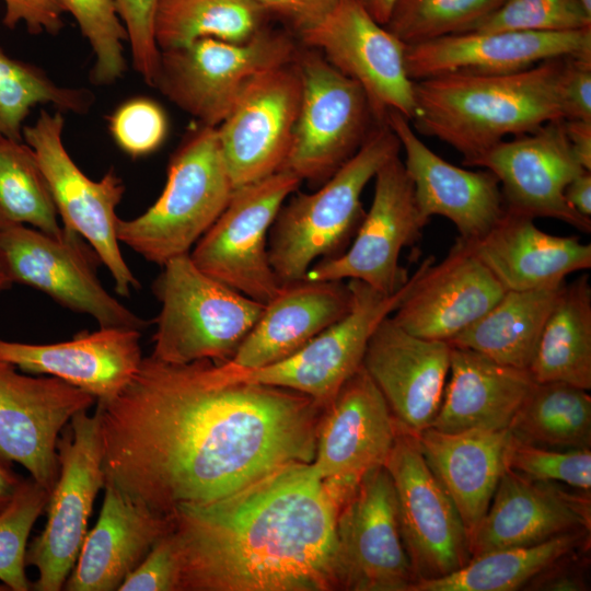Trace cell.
I'll return each mask as SVG.
<instances>
[{"label":"cell","mask_w":591,"mask_h":591,"mask_svg":"<svg viewBox=\"0 0 591 591\" xmlns=\"http://www.w3.org/2000/svg\"><path fill=\"white\" fill-rule=\"evenodd\" d=\"M100 408L105 482L170 515L312 463L325 406L299 392L208 380L200 361H142Z\"/></svg>","instance_id":"cell-1"},{"label":"cell","mask_w":591,"mask_h":591,"mask_svg":"<svg viewBox=\"0 0 591 591\" xmlns=\"http://www.w3.org/2000/svg\"><path fill=\"white\" fill-rule=\"evenodd\" d=\"M340 506L311 463L171 514L177 591L337 590Z\"/></svg>","instance_id":"cell-2"},{"label":"cell","mask_w":591,"mask_h":591,"mask_svg":"<svg viewBox=\"0 0 591 591\" xmlns=\"http://www.w3.org/2000/svg\"><path fill=\"white\" fill-rule=\"evenodd\" d=\"M565 58L510 73L453 72L414 81L416 129L449 144L468 165L508 136L564 119Z\"/></svg>","instance_id":"cell-3"},{"label":"cell","mask_w":591,"mask_h":591,"mask_svg":"<svg viewBox=\"0 0 591 591\" xmlns=\"http://www.w3.org/2000/svg\"><path fill=\"white\" fill-rule=\"evenodd\" d=\"M399 152L392 129L378 125L320 189L281 206L268 234L269 263L280 286L303 280L313 264L346 251L364 217V187Z\"/></svg>","instance_id":"cell-4"},{"label":"cell","mask_w":591,"mask_h":591,"mask_svg":"<svg viewBox=\"0 0 591 591\" xmlns=\"http://www.w3.org/2000/svg\"><path fill=\"white\" fill-rule=\"evenodd\" d=\"M233 189L217 129L201 124L172 155L155 202L136 218L118 219L117 239L162 266L189 254L222 213Z\"/></svg>","instance_id":"cell-5"},{"label":"cell","mask_w":591,"mask_h":591,"mask_svg":"<svg viewBox=\"0 0 591 591\" xmlns=\"http://www.w3.org/2000/svg\"><path fill=\"white\" fill-rule=\"evenodd\" d=\"M161 267L153 283L161 310L150 356L174 364L231 360L265 304L209 276L189 254Z\"/></svg>","instance_id":"cell-6"},{"label":"cell","mask_w":591,"mask_h":591,"mask_svg":"<svg viewBox=\"0 0 591 591\" xmlns=\"http://www.w3.org/2000/svg\"><path fill=\"white\" fill-rule=\"evenodd\" d=\"M432 259H424L401 289L384 294L364 282L348 280L352 293L349 313L289 357L257 368L229 361L200 360L205 376L220 384L250 383L292 390L327 405L362 366L368 341L376 326L399 306Z\"/></svg>","instance_id":"cell-7"},{"label":"cell","mask_w":591,"mask_h":591,"mask_svg":"<svg viewBox=\"0 0 591 591\" xmlns=\"http://www.w3.org/2000/svg\"><path fill=\"white\" fill-rule=\"evenodd\" d=\"M298 50L287 32L267 26L243 43L200 38L161 50L154 88L200 124L217 127L254 78L292 63Z\"/></svg>","instance_id":"cell-8"},{"label":"cell","mask_w":591,"mask_h":591,"mask_svg":"<svg viewBox=\"0 0 591 591\" xmlns=\"http://www.w3.org/2000/svg\"><path fill=\"white\" fill-rule=\"evenodd\" d=\"M294 65L301 82L300 107L279 171L323 184L361 148L376 124L362 89L321 53L299 49Z\"/></svg>","instance_id":"cell-9"},{"label":"cell","mask_w":591,"mask_h":591,"mask_svg":"<svg viewBox=\"0 0 591 591\" xmlns=\"http://www.w3.org/2000/svg\"><path fill=\"white\" fill-rule=\"evenodd\" d=\"M59 474L50 493L43 531L27 546L25 565L36 568V591H60L84 537L96 495L104 488L100 408L78 412L57 441Z\"/></svg>","instance_id":"cell-10"},{"label":"cell","mask_w":591,"mask_h":591,"mask_svg":"<svg viewBox=\"0 0 591 591\" xmlns=\"http://www.w3.org/2000/svg\"><path fill=\"white\" fill-rule=\"evenodd\" d=\"M63 125L62 112L42 111L34 124L23 127L22 137L35 153L62 228L89 243L111 273L115 291L129 297L139 282L117 239L116 207L125 192L124 183L113 170L99 181L89 178L65 148Z\"/></svg>","instance_id":"cell-11"},{"label":"cell","mask_w":591,"mask_h":591,"mask_svg":"<svg viewBox=\"0 0 591 591\" xmlns=\"http://www.w3.org/2000/svg\"><path fill=\"white\" fill-rule=\"evenodd\" d=\"M301 179L278 171L236 187L222 213L189 256L202 271L263 304L280 289L268 257V234L286 199Z\"/></svg>","instance_id":"cell-12"},{"label":"cell","mask_w":591,"mask_h":591,"mask_svg":"<svg viewBox=\"0 0 591 591\" xmlns=\"http://www.w3.org/2000/svg\"><path fill=\"white\" fill-rule=\"evenodd\" d=\"M304 47L321 53L363 91L376 125L390 112L412 121L414 81L405 63L406 47L357 0H337L316 23L299 32Z\"/></svg>","instance_id":"cell-13"},{"label":"cell","mask_w":591,"mask_h":591,"mask_svg":"<svg viewBox=\"0 0 591 591\" xmlns=\"http://www.w3.org/2000/svg\"><path fill=\"white\" fill-rule=\"evenodd\" d=\"M428 222L418 208L413 183L397 154L376 172L370 209L349 247L313 264L304 279H356L381 293L392 294L409 278L399 266L401 252L420 239Z\"/></svg>","instance_id":"cell-14"},{"label":"cell","mask_w":591,"mask_h":591,"mask_svg":"<svg viewBox=\"0 0 591 591\" xmlns=\"http://www.w3.org/2000/svg\"><path fill=\"white\" fill-rule=\"evenodd\" d=\"M81 239L66 230L57 236L28 225L0 230V247L13 283L46 293L63 308L93 317L100 327L144 329L149 322L102 286L96 276L100 258Z\"/></svg>","instance_id":"cell-15"},{"label":"cell","mask_w":591,"mask_h":591,"mask_svg":"<svg viewBox=\"0 0 591 591\" xmlns=\"http://www.w3.org/2000/svg\"><path fill=\"white\" fill-rule=\"evenodd\" d=\"M384 467L395 488L402 540L416 581L461 569L471 559L468 534L416 436L399 424Z\"/></svg>","instance_id":"cell-16"},{"label":"cell","mask_w":591,"mask_h":591,"mask_svg":"<svg viewBox=\"0 0 591 591\" xmlns=\"http://www.w3.org/2000/svg\"><path fill=\"white\" fill-rule=\"evenodd\" d=\"M337 590L409 591L416 582L403 544L395 488L387 470H369L340 508Z\"/></svg>","instance_id":"cell-17"},{"label":"cell","mask_w":591,"mask_h":591,"mask_svg":"<svg viewBox=\"0 0 591 591\" xmlns=\"http://www.w3.org/2000/svg\"><path fill=\"white\" fill-rule=\"evenodd\" d=\"M96 397L56 376L23 374L0 360V464L22 465L51 493L59 474L61 430Z\"/></svg>","instance_id":"cell-18"},{"label":"cell","mask_w":591,"mask_h":591,"mask_svg":"<svg viewBox=\"0 0 591 591\" xmlns=\"http://www.w3.org/2000/svg\"><path fill=\"white\" fill-rule=\"evenodd\" d=\"M397 431L384 396L361 366L325 408L311 463L340 508L369 470L384 465Z\"/></svg>","instance_id":"cell-19"},{"label":"cell","mask_w":591,"mask_h":591,"mask_svg":"<svg viewBox=\"0 0 591 591\" xmlns=\"http://www.w3.org/2000/svg\"><path fill=\"white\" fill-rule=\"evenodd\" d=\"M467 166L488 170L498 178L506 211L555 219L591 233V218L577 212L564 196L568 183L584 171L569 144L564 119L502 140Z\"/></svg>","instance_id":"cell-20"},{"label":"cell","mask_w":591,"mask_h":591,"mask_svg":"<svg viewBox=\"0 0 591 591\" xmlns=\"http://www.w3.org/2000/svg\"><path fill=\"white\" fill-rule=\"evenodd\" d=\"M300 100L301 82L294 61L260 73L241 92L216 127L234 188L281 169L291 144Z\"/></svg>","instance_id":"cell-21"},{"label":"cell","mask_w":591,"mask_h":591,"mask_svg":"<svg viewBox=\"0 0 591 591\" xmlns=\"http://www.w3.org/2000/svg\"><path fill=\"white\" fill-rule=\"evenodd\" d=\"M557 58L591 59V27L568 32H465L408 45L413 81L436 76L510 73Z\"/></svg>","instance_id":"cell-22"},{"label":"cell","mask_w":591,"mask_h":591,"mask_svg":"<svg viewBox=\"0 0 591 591\" xmlns=\"http://www.w3.org/2000/svg\"><path fill=\"white\" fill-rule=\"evenodd\" d=\"M386 125L404 151L405 170L424 217L440 216L459 232L456 240L470 243L484 236L505 215L498 178L488 170L456 166L428 148L416 135L412 121L390 112Z\"/></svg>","instance_id":"cell-23"},{"label":"cell","mask_w":591,"mask_h":591,"mask_svg":"<svg viewBox=\"0 0 591 591\" xmlns=\"http://www.w3.org/2000/svg\"><path fill=\"white\" fill-rule=\"evenodd\" d=\"M448 341L413 335L385 317L372 333L362 366L394 418L417 434L432 424L450 369Z\"/></svg>","instance_id":"cell-24"},{"label":"cell","mask_w":591,"mask_h":591,"mask_svg":"<svg viewBox=\"0 0 591 591\" xmlns=\"http://www.w3.org/2000/svg\"><path fill=\"white\" fill-rule=\"evenodd\" d=\"M491 271L459 241L438 264L431 259L392 313L418 337L450 341L506 292Z\"/></svg>","instance_id":"cell-25"},{"label":"cell","mask_w":591,"mask_h":591,"mask_svg":"<svg viewBox=\"0 0 591 591\" xmlns=\"http://www.w3.org/2000/svg\"><path fill=\"white\" fill-rule=\"evenodd\" d=\"M590 530V499L558 483L531 480L506 467L487 512L470 535L471 558Z\"/></svg>","instance_id":"cell-26"},{"label":"cell","mask_w":591,"mask_h":591,"mask_svg":"<svg viewBox=\"0 0 591 591\" xmlns=\"http://www.w3.org/2000/svg\"><path fill=\"white\" fill-rule=\"evenodd\" d=\"M140 338L138 329L100 327L55 344L0 339V360L25 373L56 376L104 402L137 372L143 358Z\"/></svg>","instance_id":"cell-27"},{"label":"cell","mask_w":591,"mask_h":591,"mask_svg":"<svg viewBox=\"0 0 591 591\" xmlns=\"http://www.w3.org/2000/svg\"><path fill=\"white\" fill-rule=\"evenodd\" d=\"M459 241V240H456ZM506 290L557 287L572 273L591 268V244L579 236L542 231L534 219L506 211L480 239L463 243Z\"/></svg>","instance_id":"cell-28"},{"label":"cell","mask_w":591,"mask_h":591,"mask_svg":"<svg viewBox=\"0 0 591 591\" xmlns=\"http://www.w3.org/2000/svg\"><path fill=\"white\" fill-rule=\"evenodd\" d=\"M94 528L67 578V591H115L172 529L170 515L136 503L111 483Z\"/></svg>","instance_id":"cell-29"},{"label":"cell","mask_w":591,"mask_h":591,"mask_svg":"<svg viewBox=\"0 0 591 591\" xmlns=\"http://www.w3.org/2000/svg\"><path fill=\"white\" fill-rule=\"evenodd\" d=\"M351 305V290L343 280L280 286L229 362L257 368L282 360L345 317Z\"/></svg>","instance_id":"cell-30"},{"label":"cell","mask_w":591,"mask_h":591,"mask_svg":"<svg viewBox=\"0 0 591 591\" xmlns=\"http://www.w3.org/2000/svg\"><path fill=\"white\" fill-rule=\"evenodd\" d=\"M449 381L429 428L456 433L506 430L535 383L529 370L451 346Z\"/></svg>","instance_id":"cell-31"},{"label":"cell","mask_w":591,"mask_h":591,"mask_svg":"<svg viewBox=\"0 0 591 591\" xmlns=\"http://www.w3.org/2000/svg\"><path fill=\"white\" fill-rule=\"evenodd\" d=\"M415 436L428 466L453 501L470 541L506 470L509 430L448 433L427 428Z\"/></svg>","instance_id":"cell-32"},{"label":"cell","mask_w":591,"mask_h":591,"mask_svg":"<svg viewBox=\"0 0 591 591\" xmlns=\"http://www.w3.org/2000/svg\"><path fill=\"white\" fill-rule=\"evenodd\" d=\"M565 283L534 290H507L449 344L472 349L506 366L529 370L544 325Z\"/></svg>","instance_id":"cell-33"},{"label":"cell","mask_w":591,"mask_h":591,"mask_svg":"<svg viewBox=\"0 0 591 591\" xmlns=\"http://www.w3.org/2000/svg\"><path fill=\"white\" fill-rule=\"evenodd\" d=\"M533 380L591 389V286L584 274L565 283L529 368Z\"/></svg>","instance_id":"cell-34"},{"label":"cell","mask_w":591,"mask_h":591,"mask_svg":"<svg viewBox=\"0 0 591 591\" xmlns=\"http://www.w3.org/2000/svg\"><path fill=\"white\" fill-rule=\"evenodd\" d=\"M589 531H576L543 543L491 551L472 557L461 569L438 579L416 581L409 591H512L577 552Z\"/></svg>","instance_id":"cell-35"},{"label":"cell","mask_w":591,"mask_h":591,"mask_svg":"<svg viewBox=\"0 0 591 591\" xmlns=\"http://www.w3.org/2000/svg\"><path fill=\"white\" fill-rule=\"evenodd\" d=\"M511 437L555 450L591 448V396L565 382H535L515 412Z\"/></svg>","instance_id":"cell-36"},{"label":"cell","mask_w":591,"mask_h":591,"mask_svg":"<svg viewBox=\"0 0 591 591\" xmlns=\"http://www.w3.org/2000/svg\"><path fill=\"white\" fill-rule=\"evenodd\" d=\"M268 16L252 0H160L155 40L160 50L206 37L243 43L266 26Z\"/></svg>","instance_id":"cell-37"},{"label":"cell","mask_w":591,"mask_h":591,"mask_svg":"<svg viewBox=\"0 0 591 591\" xmlns=\"http://www.w3.org/2000/svg\"><path fill=\"white\" fill-rule=\"evenodd\" d=\"M28 225L61 235L58 212L32 148L0 136V230Z\"/></svg>","instance_id":"cell-38"},{"label":"cell","mask_w":591,"mask_h":591,"mask_svg":"<svg viewBox=\"0 0 591 591\" xmlns=\"http://www.w3.org/2000/svg\"><path fill=\"white\" fill-rule=\"evenodd\" d=\"M92 103L89 90L59 85L42 68L12 58L0 46V136L23 140V123L37 105L83 114Z\"/></svg>","instance_id":"cell-39"},{"label":"cell","mask_w":591,"mask_h":591,"mask_svg":"<svg viewBox=\"0 0 591 591\" xmlns=\"http://www.w3.org/2000/svg\"><path fill=\"white\" fill-rule=\"evenodd\" d=\"M505 0H397L384 25L405 45L474 31Z\"/></svg>","instance_id":"cell-40"},{"label":"cell","mask_w":591,"mask_h":591,"mask_svg":"<svg viewBox=\"0 0 591 591\" xmlns=\"http://www.w3.org/2000/svg\"><path fill=\"white\" fill-rule=\"evenodd\" d=\"M50 493L34 479L22 478L0 511V581L12 591H27L25 555L33 525L46 509Z\"/></svg>","instance_id":"cell-41"},{"label":"cell","mask_w":591,"mask_h":591,"mask_svg":"<svg viewBox=\"0 0 591 591\" xmlns=\"http://www.w3.org/2000/svg\"><path fill=\"white\" fill-rule=\"evenodd\" d=\"M59 1L65 12L76 20L93 50L92 82L97 85L115 83L126 70L124 43L127 34L113 0Z\"/></svg>","instance_id":"cell-42"},{"label":"cell","mask_w":591,"mask_h":591,"mask_svg":"<svg viewBox=\"0 0 591 591\" xmlns=\"http://www.w3.org/2000/svg\"><path fill=\"white\" fill-rule=\"evenodd\" d=\"M591 27V14L578 0H505L476 32H568Z\"/></svg>","instance_id":"cell-43"},{"label":"cell","mask_w":591,"mask_h":591,"mask_svg":"<svg viewBox=\"0 0 591 591\" xmlns=\"http://www.w3.org/2000/svg\"><path fill=\"white\" fill-rule=\"evenodd\" d=\"M506 467L535 482L566 484L590 493L591 450H555L523 443L510 434Z\"/></svg>","instance_id":"cell-44"},{"label":"cell","mask_w":591,"mask_h":591,"mask_svg":"<svg viewBox=\"0 0 591 591\" xmlns=\"http://www.w3.org/2000/svg\"><path fill=\"white\" fill-rule=\"evenodd\" d=\"M108 129L116 144L132 158L144 157L164 142L169 124L163 108L148 97L121 103L108 117Z\"/></svg>","instance_id":"cell-45"},{"label":"cell","mask_w":591,"mask_h":591,"mask_svg":"<svg viewBox=\"0 0 591 591\" xmlns=\"http://www.w3.org/2000/svg\"><path fill=\"white\" fill-rule=\"evenodd\" d=\"M126 30L132 66L144 82L154 86L161 50L154 34L160 0H113Z\"/></svg>","instance_id":"cell-46"},{"label":"cell","mask_w":591,"mask_h":591,"mask_svg":"<svg viewBox=\"0 0 591 591\" xmlns=\"http://www.w3.org/2000/svg\"><path fill=\"white\" fill-rule=\"evenodd\" d=\"M178 564L171 531L125 578L119 591H177Z\"/></svg>","instance_id":"cell-47"},{"label":"cell","mask_w":591,"mask_h":591,"mask_svg":"<svg viewBox=\"0 0 591 591\" xmlns=\"http://www.w3.org/2000/svg\"><path fill=\"white\" fill-rule=\"evenodd\" d=\"M559 99L564 119L591 120V59L565 58Z\"/></svg>","instance_id":"cell-48"},{"label":"cell","mask_w":591,"mask_h":591,"mask_svg":"<svg viewBox=\"0 0 591 591\" xmlns=\"http://www.w3.org/2000/svg\"><path fill=\"white\" fill-rule=\"evenodd\" d=\"M3 25L14 30L24 23L31 34H58L63 27L65 10L59 0H2Z\"/></svg>","instance_id":"cell-49"},{"label":"cell","mask_w":591,"mask_h":591,"mask_svg":"<svg viewBox=\"0 0 591 591\" xmlns=\"http://www.w3.org/2000/svg\"><path fill=\"white\" fill-rule=\"evenodd\" d=\"M269 16L287 23L294 32L305 30L321 20L337 0H252Z\"/></svg>","instance_id":"cell-50"},{"label":"cell","mask_w":591,"mask_h":591,"mask_svg":"<svg viewBox=\"0 0 591 591\" xmlns=\"http://www.w3.org/2000/svg\"><path fill=\"white\" fill-rule=\"evenodd\" d=\"M565 132L581 166L591 171V120L564 119Z\"/></svg>","instance_id":"cell-51"},{"label":"cell","mask_w":591,"mask_h":591,"mask_svg":"<svg viewBox=\"0 0 591 591\" xmlns=\"http://www.w3.org/2000/svg\"><path fill=\"white\" fill-rule=\"evenodd\" d=\"M566 201L580 215L591 218V171H582L565 187Z\"/></svg>","instance_id":"cell-52"},{"label":"cell","mask_w":591,"mask_h":591,"mask_svg":"<svg viewBox=\"0 0 591 591\" xmlns=\"http://www.w3.org/2000/svg\"><path fill=\"white\" fill-rule=\"evenodd\" d=\"M22 477L16 475L10 466L0 464V511L11 499Z\"/></svg>","instance_id":"cell-53"},{"label":"cell","mask_w":591,"mask_h":591,"mask_svg":"<svg viewBox=\"0 0 591 591\" xmlns=\"http://www.w3.org/2000/svg\"><path fill=\"white\" fill-rule=\"evenodd\" d=\"M376 22L385 25L397 0H357Z\"/></svg>","instance_id":"cell-54"},{"label":"cell","mask_w":591,"mask_h":591,"mask_svg":"<svg viewBox=\"0 0 591 591\" xmlns=\"http://www.w3.org/2000/svg\"><path fill=\"white\" fill-rule=\"evenodd\" d=\"M13 280L11 278L4 255L0 247V292L11 287Z\"/></svg>","instance_id":"cell-55"},{"label":"cell","mask_w":591,"mask_h":591,"mask_svg":"<svg viewBox=\"0 0 591 591\" xmlns=\"http://www.w3.org/2000/svg\"><path fill=\"white\" fill-rule=\"evenodd\" d=\"M588 13L591 14V0H578Z\"/></svg>","instance_id":"cell-56"},{"label":"cell","mask_w":591,"mask_h":591,"mask_svg":"<svg viewBox=\"0 0 591 591\" xmlns=\"http://www.w3.org/2000/svg\"><path fill=\"white\" fill-rule=\"evenodd\" d=\"M7 590H9V588L7 586H4V584L0 586V591H7Z\"/></svg>","instance_id":"cell-57"}]
</instances>
